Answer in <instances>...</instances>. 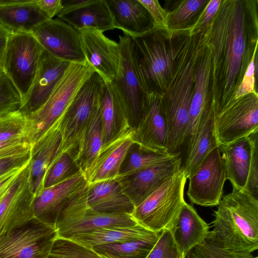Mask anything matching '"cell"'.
Segmentation results:
<instances>
[{
    "label": "cell",
    "mask_w": 258,
    "mask_h": 258,
    "mask_svg": "<svg viewBox=\"0 0 258 258\" xmlns=\"http://www.w3.org/2000/svg\"><path fill=\"white\" fill-rule=\"evenodd\" d=\"M244 3L222 1L203 32L204 42L211 53L209 99L214 117L234 101L254 51V47L247 49Z\"/></svg>",
    "instance_id": "1"
},
{
    "label": "cell",
    "mask_w": 258,
    "mask_h": 258,
    "mask_svg": "<svg viewBox=\"0 0 258 258\" xmlns=\"http://www.w3.org/2000/svg\"><path fill=\"white\" fill-rule=\"evenodd\" d=\"M203 32L177 34V54L168 85L161 95L162 111L167 128L166 148L180 150L188 135L189 106L194 87L196 64L202 49Z\"/></svg>",
    "instance_id": "2"
},
{
    "label": "cell",
    "mask_w": 258,
    "mask_h": 258,
    "mask_svg": "<svg viewBox=\"0 0 258 258\" xmlns=\"http://www.w3.org/2000/svg\"><path fill=\"white\" fill-rule=\"evenodd\" d=\"M214 239L229 250L251 253L258 248V198L248 189L232 188L214 211Z\"/></svg>",
    "instance_id": "3"
},
{
    "label": "cell",
    "mask_w": 258,
    "mask_h": 258,
    "mask_svg": "<svg viewBox=\"0 0 258 258\" xmlns=\"http://www.w3.org/2000/svg\"><path fill=\"white\" fill-rule=\"evenodd\" d=\"M155 28L131 37L133 67L146 94L162 95L170 80L177 54V32L170 34Z\"/></svg>",
    "instance_id": "4"
},
{
    "label": "cell",
    "mask_w": 258,
    "mask_h": 258,
    "mask_svg": "<svg viewBox=\"0 0 258 258\" xmlns=\"http://www.w3.org/2000/svg\"><path fill=\"white\" fill-rule=\"evenodd\" d=\"M187 177L180 167L140 204L131 215L136 221L155 232L168 229L185 202Z\"/></svg>",
    "instance_id": "5"
},
{
    "label": "cell",
    "mask_w": 258,
    "mask_h": 258,
    "mask_svg": "<svg viewBox=\"0 0 258 258\" xmlns=\"http://www.w3.org/2000/svg\"><path fill=\"white\" fill-rule=\"evenodd\" d=\"M88 184L72 197L60 211L55 225L58 237L70 239L104 227L138 223L131 215L106 214L91 209L86 201Z\"/></svg>",
    "instance_id": "6"
},
{
    "label": "cell",
    "mask_w": 258,
    "mask_h": 258,
    "mask_svg": "<svg viewBox=\"0 0 258 258\" xmlns=\"http://www.w3.org/2000/svg\"><path fill=\"white\" fill-rule=\"evenodd\" d=\"M104 85V81L95 72L81 87L63 115L59 125L60 156L67 153L74 159L92 111L100 102Z\"/></svg>",
    "instance_id": "7"
},
{
    "label": "cell",
    "mask_w": 258,
    "mask_h": 258,
    "mask_svg": "<svg viewBox=\"0 0 258 258\" xmlns=\"http://www.w3.org/2000/svg\"><path fill=\"white\" fill-rule=\"evenodd\" d=\"M95 72L86 60L70 62L46 101L29 114L37 131V139L64 115L81 87Z\"/></svg>",
    "instance_id": "8"
},
{
    "label": "cell",
    "mask_w": 258,
    "mask_h": 258,
    "mask_svg": "<svg viewBox=\"0 0 258 258\" xmlns=\"http://www.w3.org/2000/svg\"><path fill=\"white\" fill-rule=\"evenodd\" d=\"M43 48L31 32L13 33L7 44L2 70L22 103L36 74Z\"/></svg>",
    "instance_id": "9"
},
{
    "label": "cell",
    "mask_w": 258,
    "mask_h": 258,
    "mask_svg": "<svg viewBox=\"0 0 258 258\" xmlns=\"http://www.w3.org/2000/svg\"><path fill=\"white\" fill-rule=\"evenodd\" d=\"M57 237L54 227L36 219L0 237V258H46Z\"/></svg>",
    "instance_id": "10"
},
{
    "label": "cell",
    "mask_w": 258,
    "mask_h": 258,
    "mask_svg": "<svg viewBox=\"0 0 258 258\" xmlns=\"http://www.w3.org/2000/svg\"><path fill=\"white\" fill-rule=\"evenodd\" d=\"M31 160L0 201V237L37 219L34 211L36 196L32 184Z\"/></svg>",
    "instance_id": "11"
},
{
    "label": "cell",
    "mask_w": 258,
    "mask_h": 258,
    "mask_svg": "<svg viewBox=\"0 0 258 258\" xmlns=\"http://www.w3.org/2000/svg\"><path fill=\"white\" fill-rule=\"evenodd\" d=\"M256 92L240 97L214 117V130L219 146L248 137L258 131Z\"/></svg>",
    "instance_id": "12"
},
{
    "label": "cell",
    "mask_w": 258,
    "mask_h": 258,
    "mask_svg": "<svg viewBox=\"0 0 258 258\" xmlns=\"http://www.w3.org/2000/svg\"><path fill=\"white\" fill-rule=\"evenodd\" d=\"M119 61L117 71L111 84L123 108L131 128L134 130L139 121L145 94L136 74L131 55V37L119 35Z\"/></svg>",
    "instance_id": "13"
},
{
    "label": "cell",
    "mask_w": 258,
    "mask_h": 258,
    "mask_svg": "<svg viewBox=\"0 0 258 258\" xmlns=\"http://www.w3.org/2000/svg\"><path fill=\"white\" fill-rule=\"evenodd\" d=\"M188 179L186 195L191 203L204 207L219 204L227 180L219 147L206 156Z\"/></svg>",
    "instance_id": "14"
},
{
    "label": "cell",
    "mask_w": 258,
    "mask_h": 258,
    "mask_svg": "<svg viewBox=\"0 0 258 258\" xmlns=\"http://www.w3.org/2000/svg\"><path fill=\"white\" fill-rule=\"evenodd\" d=\"M31 32L43 49L53 56L69 62L85 61L80 31L64 21L48 19Z\"/></svg>",
    "instance_id": "15"
},
{
    "label": "cell",
    "mask_w": 258,
    "mask_h": 258,
    "mask_svg": "<svg viewBox=\"0 0 258 258\" xmlns=\"http://www.w3.org/2000/svg\"><path fill=\"white\" fill-rule=\"evenodd\" d=\"M85 60L106 83L116 74L120 56L118 43L107 37L103 32L92 28L79 30Z\"/></svg>",
    "instance_id": "16"
},
{
    "label": "cell",
    "mask_w": 258,
    "mask_h": 258,
    "mask_svg": "<svg viewBox=\"0 0 258 258\" xmlns=\"http://www.w3.org/2000/svg\"><path fill=\"white\" fill-rule=\"evenodd\" d=\"M166 138V124L161 108V95L157 93L146 94L140 120L134 130L133 140L135 143L144 148L167 152Z\"/></svg>",
    "instance_id": "17"
},
{
    "label": "cell",
    "mask_w": 258,
    "mask_h": 258,
    "mask_svg": "<svg viewBox=\"0 0 258 258\" xmlns=\"http://www.w3.org/2000/svg\"><path fill=\"white\" fill-rule=\"evenodd\" d=\"M70 63L43 49L36 74L20 110L29 115L40 107L48 99Z\"/></svg>",
    "instance_id": "18"
},
{
    "label": "cell",
    "mask_w": 258,
    "mask_h": 258,
    "mask_svg": "<svg viewBox=\"0 0 258 258\" xmlns=\"http://www.w3.org/2000/svg\"><path fill=\"white\" fill-rule=\"evenodd\" d=\"M80 170L69 178L44 188L35 198L34 211L39 221L55 227L57 217L66 203L87 184Z\"/></svg>",
    "instance_id": "19"
},
{
    "label": "cell",
    "mask_w": 258,
    "mask_h": 258,
    "mask_svg": "<svg viewBox=\"0 0 258 258\" xmlns=\"http://www.w3.org/2000/svg\"><path fill=\"white\" fill-rule=\"evenodd\" d=\"M180 156L154 167L115 178L135 207L181 167Z\"/></svg>",
    "instance_id": "20"
},
{
    "label": "cell",
    "mask_w": 258,
    "mask_h": 258,
    "mask_svg": "<svg viewBox=\"0 0 258 258\" xmlns=\"http://www.w3.org/2000/svg\"><path fill=\"white\" fill-rule=\"evenodd\" d=\"M62 116L33 143L31 175L36 197L44 189L47 173L60 156L61 137L59 125Z\"/></svg>",
    "instance_id": "21"
},
{
    "label": "cell",
    "mask_w": 258,
    "mask_h": 258,
    "mask_svg": "<svg viewBox=\"0 0 258 258\" xmlns=\"http://www.w3.org/2000/svg\"><path fill=\"white\" fill-rule=\"evenodd\" d=\"M130 129L102 147L91 166L84 172L88 183L116 178L130 147L134 143Z\"/></svg>",
    "instance_id": "22"
},
{
    "label": "cell",
    "mask_w": 258,
    "mask_h": 258,
    "mask_svg": "<svg viewBox=\"0 0 258 258\" xmlns=\"http://www.w3.org/2000/svg\"><path fill=\"white\" fill-rule=\"evenodd\" d=\"M203 44L194 72V87L189 106V127L187 137L198 128L201 121L213 111L209 100L211 53L203 38Z\"/></svg>",
    "instance_id": "23"
},
{
    "label": "cell",
    "mask_w": 258,
    "mask_h": 258,
    "mask_svg": "<svg viewBox=\"0 0 258 258\" xmlns=\"http://www.w3.org/2000/svg\"><path fill=\"white\" fill-rule=\"evenodd\" d=\"M218 147L214 130V114L211 112L187 137L181 152V168L187 178L196 171L206 156Z\"/></svg>",
    "instance_id": "24"
},
{
    "label": "cell",
    "mask_w": 258,
    "mask_h": 258,
    "mask_svg": "<svg viewBox=\"0 0 258 258\" xmlns=\"http://www.w3.org/2000/svg\"><path fill=\"white\" fill-rule=\"evenodd\" d=\"M86 201L92 210L106 214L131 215L135 208L115 179L88 183Z\"/></svg>",
    "instance_id": "25"
},
{
    "label": "cell",
    "mask_w": 258,
    "mask_h": 258,
    "mask_svg": "<svg viewBox=\"0 0 258 258\" xmlns=\"http://www.w3.org/2000/svg\"><path fill=\"white\" fill-rule=\"evenodd\" d=\"M115 29L131 37L145 34L154 25L149 14L139 0H106Z\"/></svg>",
    "instance_id": "26"
},
{
    "label": "cell",
    "mask_w": 258,
    "mask_h": 258,
    "mask_svg": "<svg viewBox=\"0 0 258 258\" xmlns=\"http://www.w3.org/2000/svg\"><path fill=\"white\" fill-rule=\"evenodd\" d=\"M56 16L78 30L92 28L104 32L115 29L106 0H87L77 7L62 9Z\"/></svg>",
    "instance_id": "27"
},
{
    "label": "cell",
    "mask_w": 258,
    "mask_h": 258,
    "mask_svg": "<svg viewBox=\"0 0 258 258\" xmlns=\"http://www.w3.org/2000/svg\"><path fill=\"white\" fill-rule=\"evenodd\" d=\"M168 229L184 257L193 247L202 242L209 232V226L194 208L186 202Z\"/></svg>",
    "instance_id": "28"
},
{
    "label": "cell",
    "mask_w": 258,
    "mask_h": 258,
    "mask_svg": "<svg viewBox=\"0 0 258 258\" xmlns=\"http://www.w3.org/2000/svg\"><path fill=\"white\" fill-rule=\"evenodd\" d=\"M47 20L35 0H0V24L12 33L31 32Z\"/></svg>",
    "instance_id": "29"
},
{
    "label": "cell",
    "mask_w": 258,
    "mask_h": 258,
    "mask_svg": "<svg viewBox=\"0 0 258 258\" xmlns=\"http://www.w3.org/2000/svg\"><path fill=\"white\" fill-rule=\"evenodd\" d=\"M232 188L247 189L251 155L249 136L235 142L219 146Z\"/></svg>",
    "instance_id": "30"
},
{
    "label": "cell",
    "mask_w": 258,
    "mask_h": 258,
    "mask_svg": "<svg viewBox=\"0 0 258 258\" xmlns=\"http://www.w3.org/2000/svg\"><path fill=\"white\" fill-rule=\"evenodd\" d=\"M99 109L103 147L123 133L132 128L111 83L105 82Z\"/></svg>",
    "instance_id": "31"
},
{
    "label": "cell",
    "mask_w": 258,
    "mask_h": 258,
    "mask_svg": "<svg viewBox=\"0 0 258 258\" xmlns=\"http://www.w3.org/2000/svg\"><path fill=\"white\" fill-rule=\"evenodd\" d=\"M159 232L150 230L137 223L134 225L104 227L92 232L75 235L70 239L92 248L94 246L145 239Z\"/></svg>",
    "instance_id": "32"
},
{
    "label": "cell",
    "mask_w": 258,
    "mask_h": 258,
    "mask_svg": "<svg viewBox=\"0 0 258 258\" xmlns=\"http://www.w3.org/2000/svg\"><path fill=\"white\" fill-rule=\"evenodd\" d=\"M99 104L92 111L74 157L83 172L91 166L102 147Z\"/></svg>",
    "instance_id": "33"
},
{
    "label": "cell",
    "mask_w": 258,
    "mask_h": 258,
    "mask_svg": "<svg viewBox=\"0 0 258 258\" xmlns=\"http://www.w3.org/2000/svg\"><path fill=\"white\" fill-rule=\"evenodd\" d=\"M179 156L180 154L150 150L134 143L127 151L118 176L132 174L162 164Z\"/></svg>",
    "instance_id": "34"
},
{
    "label": "cell",
    "mask_w": 258,
    "mask_h": 258,
    "mask_svg": "<svg viewBox=\"0 0 258 258\" xmlns=\"http://www.w3.org/2000/svg\"><path fill=\"white\" fill-rule=\"evenodd\" d=\"M37 136L29 115L21 110L0 115V142L20 139L33 143Z\"/></svg>",
    "instance_id": "35"
},
{
    "label": "cell",
    "mask_w": 258,
    "mask_h": 258,
    "mask_svg": "<svg viewBox=\"0 0 258 258\" xmlns=\"http://www.w3.org/2000/svg\"><path fill=\"white\" fill-rule=\"evenodd\" d=\"M161 232L145 239L97 245L92 249L103 258H147Z\"/></svg>",
    "instance_id": "36"
},
{
    "label": "cell",
    "mask_w": 258,
    "mask_h": 258,
    "mask_svg": "<svg viewBox=\"0 0 258 258\" xmlns=\"http://www.w3.org/2000/svg\"><path fill=\"white\" fill-rule=\"evenodd\" d=\"M207 0H185L179 3L167 14L169 33H174L187 28L188 24L208 3Z\"/></svg>",
    "instance_id": "37"
},
{
    "label": "cell",
    "mask_w": 258,
    "mask_h": 258,
    "mask_svg": "<svg viewBox=\"0 0 258 258\" xmlns=\"http://www.w3.org/2000/svg\"><path fill=\"white\" fill-rule=\"evenodd\" d=\"M251 253L233 251L221 246L209 231L206 238L190 249L184 258H254Z\"/></svg>",
    "instance_id": "38"
},
{
    "label": "cell",
    "mask_w": 258,
    "mask_h": 258,
    "mask_svg": "<svg viewBox=\"0 0 258 258\" xmlns=\"http://www.w3.org/2000/svg\"><path fill=\"white\" fill-rule=\"evenodd\" d=\"M46 258H102L92 248L71 239L57 237Z\"/></svg>",
    "instance_id": "39"
},
{
    "label": "cell",
    "mask_w": 258,
    "mask_h": 258,
    "mask_svg": "<svg viewBox=\"0 0 258 258\" xmlns=\"http://www.w3.org/2000/svg\"><path fill=\"white\" fill-rule=\"evenodd\" d=\"M81 170L72 156L62 153L51 167L46 177L44 188L56 184Z\"/></svg>",
    "instance_id": "40"
},
{
    "label": "cell",
    "mask_w": 258,
    "mask_h": 258,
    "mask_svg": "<svg viewBox=\"0 0 258 258\" xmlns=\"http://www.w3.org/2000/svg\"><path fill=\"white\" fill-rule=\"evenodd\" d=\"M22 105L18 92L0 69V115L20 109Z\"/></svg>",
    "instance_id": "41"
},
{
    "label": "cell",
    "mask_w": 258,
    "mask_h": 258,
    "mask_svg": "<svg viewBox=\"0 0 258 258\" xmlns=\"http://www.w3.org/2000/svg\"><path fill=\"white\" fill-rule=\"evenodd\" d=\"M147 258H184L169 229H164Z\"/></svg>",
    "instance_id": "42"
},
{
    "label": "cell",
    "mask_w": 258,
    "mask_h": 258,
    "mask_svg": "<svg viewBox=\"0 0 258 258\" xmlns=\"http://www.w3.org/2000/svg\"><path fill=\"white\" fill-rule=\"evenodd\" d=\"M222 3L221 0L208 1L198 19L186 28L190 35L203 32L217 14Z\"/></svg>",
    "instance_id": "43"
},
{
    "label": "cell",
    "mask_w": 258,
    "mask_h": 258,
    "mask_svg": "<svg viewBox=\"0 0 258 258\" xmlns=\"http://www.w3.org/2000/svg\"><path fill=\"white\" fill-rule=\"evenodd\" d=\"M257 42L255 44L251 60L235 92L234 101L248 94L256 92L255 88V73L257 63Z\"/></svg>",
    "instance_id": "44"
},
{
    "label": "cell",
    "mask_w": 258,
    "mask_h": 258,
    "mask_svg": "<svg viewBox=\"0 0 258 258\" xmlns=\"http://www.w3.org/2000/svg\"><path fill=\"white\" fill-rule=\"evenodd\" d=\"M33 143L15 139L0 142V159L31 153Z\"/></svg>",
    "instance_id": "45"
},
{
    "label": "cell",
    "mask_w": 258,
    "mask_h": 258,
    "mask_svg": "<svg viewBox=\"0 0 258 258\" xmlns=\"http://www.w3.org/2000/svg\"><path fill=\"white\" fill-rule=\"evenodd\" d=\"M151 17L154 27L168 33L167 27L168 11L162 8L157 0H139Z\"/></svg>",
    "instance_id": "46"
},
{
    "label": "cell",
    "mask_w": 258,
    "mask_h": 258,
    "mask_svg": "<svg viewBox=\"0 0 258 258\" xmlns=\"http://www.w3.org/2000/svg\"><path fill=\"white\" fill-rule=\"evenodd\" d=\"M251 141V155L247 189L258 196V131L249 135Z\"/></svg>",
    "instance_id": "47"
},
{
    "label": "cell",
    "mask_w": 258,
    "mask_h": 258,
    "mask_svg": "<svg viewBox=\"0 0 258 258\" xmlns=\"http://www.w3.org/2000/svg\"><path fill=\"white\" fill-rule=\"evenodd\" d=\"M31 153L0 159V176L16 168L24 166L31 159Z\"/></svg>",
    "instance_id": "48"
},
{
    "label": "cell",
    "mask_w": 258,
    "mask_h": 258,
    "mask_svg": "<svg viewBox=\"0 0 258 258\" xmlns=\"http://www.w3.org/2000/svg\"><path fill=\"white\" fill-rule=\"evenodd\" d=\"M36 4L48 19H52L63 9L61 0H35Z\"/></svg>",
    "instance_id": "49"
},
{
    "label": "cell",
    "mask_w": 258,
    "mask_h": 258,
    "mask_svg": "<svg viewBox=\"0 0 258 258\" xmlns=\"http://www.w3.org/2000/svg\"><path fill=\"white\" fill-rule=\"evenodd\" d=\"M27 164L23 167L16 168L11 170L5 174L0 178V201L8 193L11 187L14 184L18 175Z\"/></svg>",
    "instance_id": "50"
},
{
    "label": "cell",
    "mask_w": 258,
    "mask_h": 258,
    "mask_svg": "<svg viewBox=\"0 0 258 258\" xmlns=\"http://www.w3.org/2000/svg\"><path fill=\"white\" fill-rule=\"evenodd\" d=\"M13 33L0 24V69H2L3 60L8 39Z\"/></svg>",
    "instance_id": "51"
},
{
    "label": "cell",
    "mask_w": 258,
    "mask_h": 258,
    "mask_svg": "<svg viewBox=\"0 0 258 258\" xmlns=\"http://www.w3.org/2000/svg\"><path fill=\"white\" fill-rule=\"evenodd\" d=\"M5 174H6V173H5ZM4 175L0 176V178H1V177H2Z\"/></svg>",
    "instance_id": "52"
},
{
    "label": "cell",
    "mask_w": 258,
    "mask_h": 258,
    "mask_svg": "<svg viewBox=\"0 0 258 258\" xmlns=\"http://www.w3.org/2000/svg\"><path fill=\"white\" fill-rule=\"evenodd\" d=\"M254 258H258L257 256H254Z\"/></svg>",
    "instance_id": "53"
},
{
    "label": "cell",
    "mask_w": 258,
    "mask_h": 258,
    "mask_svg": "<svg viewBox=\"0 0 258 258\" xmlns=\"http://www.w3.org/2000/svg\"><path fill=\"white\" fill-rule=\"evenodd\" d=\"M103 258V257H102Z\"/></svg>",
    "instance_id": "54"
}]
</instances>
